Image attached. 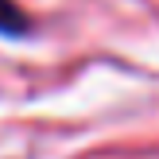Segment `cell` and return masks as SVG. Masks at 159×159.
<instances>
[{"instance_id": "cell-1", "label": "cell", "mask_w": 159, "mask_h": 159, "mask_svg": "<svg viewBox=\"0 0 159 159\" xmlns=\"http://www.w3.org/2000/svg\"><path fill=\"white\" fill-rule=\"evenodd\" d=\"M0 31L4 35H23L27 31V20L20 16V8L12 0H0Z\"/></svg>"}]
</instances>
